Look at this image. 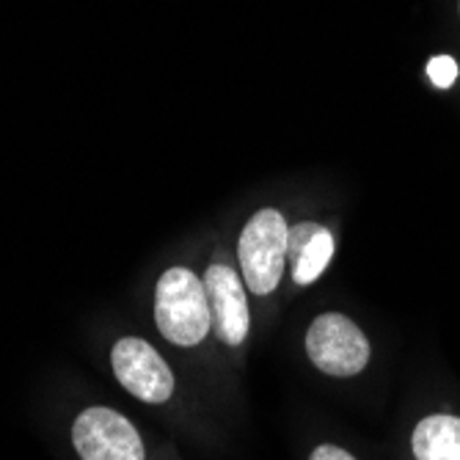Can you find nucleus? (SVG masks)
I'll return each mask as SVG.
<instances>
[{
  "mask_svg": "<svg viewBox=\"0 0 460 460\" xmlns=\"http://www.w3.org/2000/svg\"><path fill=\"white\" fill-rule=\"evenodd\" d=\"M428 77L436 83L438 89H449L452 83H455V77H457V64H455V58H449V56H436V58H430V64H428Z\"/></svg>",
  "mask_w": 460,
  "mask_h": 460,
  "instance_id": "nucleus-10",
  "label": "nucleus"
},
{
  "mask_svg": "<svg viewBox=\"0 0 460 460\" xmlns=\"http://www.w3.org/2000/svg\"><path fill=\"white\" fill-rule=\"evenodd\" d=\"M287 232L289 226L279 210H260L240 232V270L254 296H270L279 287L287 262Z\"/></svg>",
  "mask_w": 460,
  "mask_h": 460,
  "instance_id": "nucleus-2",
  "label": "nucleus"
},
{
  "mask_svg": "<svg viewBox=\"0 0 460 460\" xmlns=\"http://www.w3.org/2000/svg\"><path fill=\"white\" fill-rule=\"evenodd\" d=\"M323 226L320 224H312V221H304V224H298V226H292L289 232H287V260H289V265L296 262L298 257H301V251L309 245V240L320 232Z\"/></svg>",
  "mask_w": 460,
  "mask_h": 460,
  "instance_id": "nucleus-9",
  "label": "nucleus"
},
{
  "mask_svg": "<svg viewBox=\"0 0 460 460\" xmlns=\"http://www.w3.org/2000/svg\"><path fill=\"white\" fill-rule=\"evenodd\" d=\"M72 447L80 460H144V441L136 425L113 408L92 405L77 413Z\"/></svg>",
  "mask_w": 460,
  "mask_h": 460,
  "instance_id": "nucleus-4",
  "label": "nucleus"
},
{
  "mask_svg": "<svg viewBox=\"0 0 460 460\" xmlns=\"http://www.w3.org/2000/svg\"><path fill=\"white\" fill-rule=\"evenodd\" d=\"M306 353L320 372L333 378H353L369 361V342L350 317L328 312L306 331Z\"/></svg>",
  "mask_w": 460,
  "mask_h": 460,
  "instance_id": "nucleus-3",
  "label": "nucleus"
},
{
  "mask_svg": "<svg viewBox=\"0 0 460 460\" xmlns=\"http://www.w3.org/2000/svg\"><path fill=\"white\" fill-rule=\"evenodd\" d=\"M416 460H460V416L433 413L411 436Z\"/></svg>",
  "mask_w": 460,
  "mask_h": 460,
  "instance_id": "nucleus-7",
  "label": "nucleus"
},
{
  "mask_svg": "<svg viewBox=\"0 0 460 460\" xmlns=\"http://www.w3.org/2000/svg\"><path fill=\"white\" fill-rule=\"evenodd\" d=\"M331 257H333V237L328 229H320L309 240V245L301 251V257L292 262V279H296V284H301V287L317 281L320 273L328 268Z\"/></svg>",
  "mask_w": 460,
  "mask_h": 460,
  "instance_id": "nucleus-8",
  "label": "nucleus"
},
{
  "mask_svg": "<svg viewBox=\"0 0 460 460\" xmlns=\"http://www.w3.org/2000/svg\"><path fill=\"white\" fill-rule=\"evenodd\" d=\"M155 323L172 345L193 348L199 345L210 323V304H207L204 281L188 268L165 270L155 289Z\"/></svg>",
  "mask_w": 460,
  "mask_h": 460,
  "instance_id": "nucleus-1",
  "label": "nucleus"
},
{
  "mask_svg": "<svg viewBox=\"0 0 460 460\" xmlns=\"http://www.w3.org/2000/svg\"><path fill=\"white\" fill-rule=\"evenodd\" d=\"M116 381L133 397L149 405H160L174 394V372L163 356L138 337H124L111 350Z\"/></svg>",
  "mask_w": 460,
  "mask_h": 460,
  "instance_id": "nucleus-5",
  "label": "nucleus"
},
{
  "mask_svg": "<svg viewBox=\"0 0 460 460\" xmlns=\"http://www.w3.org/2000/svg\"><path fill=\"white\" fill-rule=\"evenodd\" d=\"M207 304H210V323L216 337L226 345H240L248 337L251 317L248 298L240 284V276L229 265H210L204 273Z\"/></svg>",
  "mask_w": 460,
  "mask_h": 460,
  "instance_id": "nucleus-6",
  "label": "nucleus"
},
{
  "mask_svg": "<svg viewBox=\"0 0 460 460\" xmlns=\"http://www.w3.org/2000/svg\"><path fill=\"white\" fill-rule=\"evenodd\" d=\"M309 460H356L350 452H345V449H340V447H331V444H323V447H317L314 452H312V457Z\"/></svg>",
  "mask_w": 460,
  "mask_h": 460,
  "instance_id": "nucleus-11",
  "label": "nucleus"
}]
</instances>
